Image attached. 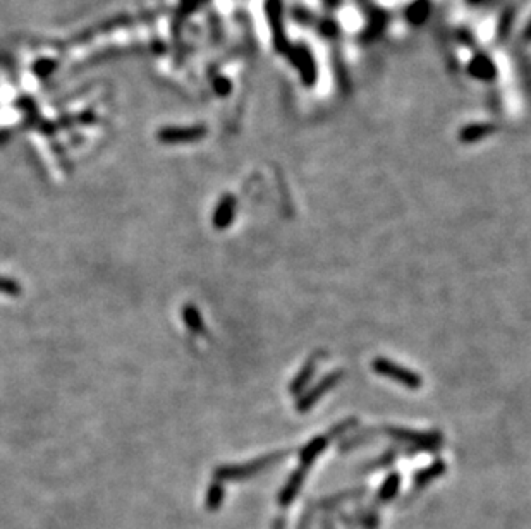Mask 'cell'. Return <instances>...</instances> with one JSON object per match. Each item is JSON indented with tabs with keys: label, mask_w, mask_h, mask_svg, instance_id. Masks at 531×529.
<instances>
[{
	"label": "cell",
	"mask_w": 531,
	"mask_h": 529,
	"mask_svg": "<svg viewBox=\"0 0 531 529\" xmlns=\"http://www.w3.org/2000/svg\"><path fill=\"white\" fill-rule=\"evenodd\" d=\"M284 455H288V452H277V454H268L260 459L251 460L246 464H234V465H222L215 471V478L218 480H243V478H250L261 469L268 468V465L279 463Z\"/></svg>",
	"instance_id": "6da1fadb"
},
{
	"label": "cell",
	"mask_w": 531,
	"mask_h": 529,
	"mask_svg": "<svg viewBox=\"0 0 531 529\" xmlns=\"http://www.w3.org/2000/svg\"><path fill=\"white\" fill-rule=\"evenodd\" d=\"M0 292L6 296H19L21 294V286L18 281L9 277H2L0 275Z\"/></svg>",
	"instance_id": "4fadbf2b"
},
{
	"label": "cell",
	"mask_w": 531,
	"mask_h": 529,
	"mask_svg": "<svg viewBox=\"0 0 531 529\" xmlns=\"http://www.w3.org/2000/svg\"><path fill=\"white\" fill-rule=\"evenodd\" d=\"M387 433H389L390 437L401 440L404 443H410V445L418 448H425V450H437V448L442 445V435L435 433V431L423 433V431H411L403 428H387Z\"/></svg>",
	"instance_id": "3957f363"
},
{
	"label": "cell",
	"mask_w": 531,
	"mask_h": 529,
	"mask_svg": "<svg viewBox=\"0 0 531 529\" xmlns=\"http://www.w3.org/2000/svg\"><path fill=\"white\" fill-rule=\"evenodd\" d=\"M183 320L186 323V327L195 333H203L205 332V323L201 318V313L198 311L195 304H184L183 308Z\"/></svg>",
	"instance_id": "30bf717a"
},
{
	"label": "cell",
	"mask_w": 531,
	"mask_h": 529,
	"mask_svg": "<svg viewBox=\"0 0 531 529\" xmlns=\"http://www.w3.org/2000/svg\"><path fill=\"white\" fill-rule=\"evenodd\" d=\"M372 368L378 375L387 376V378L394 380V382L401 383L408 388H420L421 385H423V378H421L416 371L398 365V363L390 361V359L387 358H375Z\"/></svg>",
	"instance_id": "7a4b0ae2"
},
{
	"label": "cell",
	"mask_w": 531,
	"mask_h": 529,
	"mask_svg": "<svg viewBox=\"0 0 531 529\" xmlns=\"http://www.w3.org/2000/svg\"><path fill=\"white\" fill-rule=\"evenodd\" d=\"M236 217V200L233 194H226L224 198H222L221 203L217 205V208H215V213H213V227L217 228V231H224V228H227L233 223V220Z\"/></svg>",
	"instance_id": "5b68a950"
},
{
	"label": "cell",
	"mask_w": 531,
	"mask_h": 529,
	"mask_svg": "<svg viewBox=\"0 0 531 529\" xmlns=\"http://www.w3.org/2000/svg\"><path fill=\"white\" fill-rule=\"evenodd\" d=\"M205 134V131L201 128L195 129H168L160 133V139H163L166 143H181V141H193V139L201 138Z\"/></svg>",
	"instance_id": "9c48e42d"
},
{
	"label": "cell",
	"mask_w": 531,
	"mask_h": 529,
	"mask_svg": "<svg viewBox=\"0 0 531 529\" xmlns=\"http://www.w3.org/2000/svg\"><path fill=\"white\" fill-rule=\"evenodd\" d=\"M222 497H224V488L221 483H213L208 490V507L210 509H217L221 505Z\"/></svg>",
	"instance_id": "5bb4252c"
},
{
	"label": "cell",
	"mask_w": 531,
	"mask_h": 529,
	"mask_svg": "<svg viewBox=\"0 0 531 529\" xmlns=\"http://www.w3.org/2000/svg\"><path fill=\"white\" fill-rule=\"evenodd\" d=\"M306 469H308L306 465H301V468L296 469V471L290 475L288 483H285L284 486V490L280 492V497H279L280 505H289V503L296 498L299 490H301L303 481H305V478H306Z\"/></svg>",
	"instance_id": "8992f818"
},
{
	"label": "cell",
	"mask_w": 531,
	"mask_h": 529,
	"mask_svg": "<svg viewBox=\"0 0 531 529\" xmlns=\"http://www.w3.org/2000/svg\"><path fill=\"white\" fill-rule=\"evenodd\" d=\"M399 483H401V478H399V475H390L389 478H387L385 483H383L382 490H380V498L383 502L390 500V498L398 493Z\"/></svg>",
	"instance_id": "7c38bea8"
},
{
	"label": "cell",
	"mask_w": 531,
	"mask_h": 529,
	"mask_svg": "<svg viewBox=\"0 0 531 529\" xmlns=\"http://www.w3.org/2000/svg\"><path fill=\"white\" fill-rule=\"evenodd\" d=\"M343 378H344V371L343 370H335V371H332V373H328L327 376H323V378L320 380V382L315 385L311 391H308L305 396H303L301 399L298 400L296 409L301 410V413H305V410L311 409L320 399H322L323 396H325L328 391H330V388H334L335 385L339 383Z\"/></svg>",
	"instance_id": "277c9868"
},
{
	"label": "cell",
	"mask_w": 531,
	"mask_h": 529,
	"mask_svg": "<svg viewBox=\"0 0 531 529\" xmlns=\"http://www.w3.org/2000/svg\"><path fill=\"white\" fill-rule=\"evenodd\" d=\"M317 366H318V356H313V358L308 359L306 365L301 368V371H299V373L296 375V378H294L293 383L289 385L290 393H293V396H298V393L303 392V388L306 387L308 382L313 378L315 371H317Z\"/></svg>",
	"instance_id": "52a82bcc"
},
{
	"label": "cell",
	"mask_w": 531,
	"mask_h": 529,
	"mask_svg": "<svg viewBox=\"0 0 531 529\" xmlns=\"http://www.w3.org/2000/svg\"><path fill=\"white\" fill-rule=\"evenodd\" d=\"M327 447H328V437H323V435L322 437H315L313 440H310L308 445L303 448L301 454H299V459H301L303 465L310 468V465L317 460V457L322 454Z\"/></svg>",
	"instance_id": "ba28073f"
},
{
	"label": "cell",
	"mask_w": 531,
	"mask_h": 529,
	"mask_svg": "<svg viewBox=\"0 0 531 529\" xmlns=\"http://www.w3.org/2000/svg\"><path fill=\"white\" fill-rule=\"evenodd\" d=\"M445 473V464L442 463V460H437V463L430 464L428 468L421 469V471L416 473L415 476V483L416 486H421V485H427L430 483L432 480H435V478L442 476Z\"/></svg>",
	"instance_id": "8fae6325"
}]
</instances>
